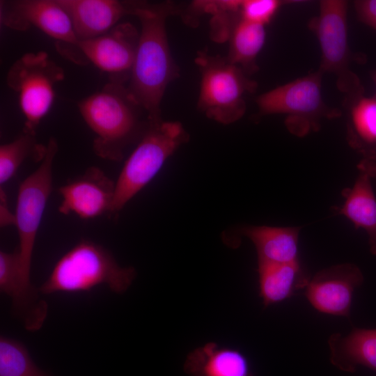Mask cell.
I'll use <instances>...</instances> for the list:
<instances>
[{
    "label": "cell",
    "instance_id": "obj_13",
    "mask_svg": "<svg viewBox=\"0 0 376 376\" xmlns=\"http://www.w3.org/2000/svg\"><path fill=\"white\" fill-rule=\"evenodd\" d=\"M116 182L100 168L89 167L83 175L58 188L61 196L58 212L75 214L82 219L109 215Z\"/></svg>",
    "mask_w": 376,
    "mask_h": 376
},
{
    "label": "cell",
    "instance_id": "obj_10",
    "mask_svg": "<svg viewBox=\"0 0 376 376\" xmlns=\"http://www.w3.org/2000/svg\"><path fill=\"white\" fill-rule=\"evenodd\" d=\"M139 38V31L129 23L116 25L94 38L79 40L77 47L86 58L107 73L110 82L129 81Z\"/></svg>",
    "mask_w": 376,
    "mask_h": 376
},
{
    "label": "cell",
    "instance_id": "obj_1",
    "mask_svg": "<svg viewBox=\"0 0 376 376\" xmlns=\"http://www.w3.org/2000/svg\"><path fill=\"white\" fill-rule=\"evenodd\" d=\"M130 15L138 17L141 31L129 85L134 100L150 123L162 120L161 102L168 85L179 75L166 30L167 17L175 13L171 3H128Z\"/></svg>",
    "mask_w": 376,
    "mask_h": 376
},
{
    "label": "cell",
    "instance_id": "obj_18",
    "mask_svg": "<svg viewBox=\"0 0 376 376\" xmlns=\"http://www.w3.org/2000/svg\"><path fill=\"white\" fill-rule=\"evenodd\" d=\"M328 344L330 361L339 370L354 373L363 366L376 372V329L354 328L346 336L333 334Z\"/></svg>",
    "mask_w": 376,
    "mask_h": 376
},
{
    "label": "cell",
    "instance_id": "obj_3",
    "mask_svg": "<svg viewBox=\"0 0 376 376\" xmlns=\"http://www.w3.org/2000/svg\"><path fill=\"white\" fill-rule=\"evenodd\" d=\"M40 166L19 185L15 212L19 246L17 248L22 282L20 295L13 307L24 315L39 311L45 304L39 290L31 282V268L36 236L52 190V167L58 146L51 137Z\"/></svg>",
    "mask_w": 376,
    "mask_h": 376
},
{
    "label": "cell",
    "instance_id": "obj_23",
    "mask_svg": "<svg viewBox=\"0 0 376 376\" xmlns=\"http://www.w3.org/2000/svg\"><path fill=\"white\" fill-rule=\"evenodd\" d=\"M0 376H49L32 360L26 346L16 339L0 337Z\"/></svg>",
    "mask_w": 376,
    "mask_h": 376
},
{
    "label": "cell",
    "instance_id": "obj_28",
    "mask_svg": "<svg viewBox=\"0 0 376 376\" xmlns=\"http://www.w3.org/2000/svg\"><path fill=\"white\" fill-rule=\"evenodd\" d=\"M371 77L375 83V87H376V70L373 71L371 74ZM376 98V93L374 96Z\"/></svg>",
    "mask_w": 376,
    "mask_h": 376
},
{
    "label": "cell",
    "instance_id": "obj_16",
    "mask_svg": "<svg viewBox=\"0 0 376 376\" xmlns=\"http://www.w3.org/2000/svg\"><path fill=\"white\" fill-rule=\"evenodd\" d=\"M184 370L189 376H253L249 361L242 352L213 342L189 353Z\"/></svg>",
    "mask_w": 376,
    "mask_h": 376
},
{
    "label": "cell",
    "instance_id": "obj_7",
    "mask_svg": "<svg viewBox=\"0 0 376 376\" xmlns=\"http://www.w3.org/2000/svg\"><path fill=\"white\" fill-rule=\"evenodd\" d=\"M322 75L318 70L261 94L256 100L259 114L285 115V127L296 136L318 131L323 118L334 119L342 114L340 109L323 100Z\"/></svg>",
    "mask_w": 376,
    "mask_h": 376
},
{
    "label": "cell",
    "instance_id": "obj_21",
    "mask_svg": "<svg viewBox=\"0 0 376 376\" xmlns=\"http://www.w3.org/2000/svg\"><path fill=\"white\" fill-rule=\"evenodd\" d=\"M228 40V61L240 67L247 75L258 70L256 61L265 42V26L240 18Z\"/></svg>",
    "mask_w": 376,
    "mask_h": 376
},
{
    "label": "cell",
    "instance_id": "obj_9",
    "mask_svg": "<svg viewBox=\"0 0 376 376\" xmlns=\"http://www.w3.org/2000/svg\"><path fill=\"white\" fill-rule=\"evenodd\" d=\"M347 1L322 0L319 15L311 18L309 29L315 34L321 49L319 70L336 77L338 89L345 94L344 102L363 95V87L350 68V53L347 42Z\"/></svg>",
    "mask_w": 376,
    "mask_h": 376
},
{
    "label": "cell",
    "instance_id": "obj_26",
    "mask_svg": "<svg viewBox=\"0 0 376 376\" xmlns=\"http://www.w3.org/2000/svg\"><path fill=\"white\" fill-rule=\"evenodd\" d=\"M354 3L358 18L376 30V0H358Z\"/></svg>",
    "mask_w": 376,
    "mask_h": 376
},
{
    "label": "cell",
    "instance_id": "obj_19",
    "mask_svg": "<svg viewBox=\"0 0 376 376\" xmlns=\"http://www.w3.org/2000/svg\"><path fill=\"white\" fill-rule=\"evenodd\" d=\"M258 274L259 295L265 307L285 301L305 289L309 280L299 262L258 263Z\"/></svg>",
    "mask_w": 376,
    "mask_h": 376
},
{
    "label": "cell",
    "instance_id": "obj_11",
    "mask_svg": "<svg viewBox=\"0 0 376 376\" xmlns=\"http://www.w3.org/2000/svg\"><path fill=\"white\" fill-rule=\"evenodd\" d=\"M363 282L361 269L343 263L317 272L305 287V295L318 311L350 318L355 290Z\"/></svg>",
    "mask_w": 376,
    "mask_h": 376
},
{
    "label": "cell",
    "instance_id": "obj_14",
    "mask_svg": "<svg viewBox=\"0 0 376 376\" xmlns=\"http://www.w3.org/2000/svg\"><path fill=\"white\" fill-rule=\"evenodd\" d=\"M357 169L354 185L343 191L345 201L338 214L351 221L357 228L366 232L370 250L376 255V197L371 183L376 179V161L362 159Z\"/></svg>",
    "mask_w": 376,
    "mask_h": 376
},
{
    "label": "cell",
    "instance_id": "obj_12",
    "mask_svg": "<svg viewBox=\"0 0 376 376\" xmlns=\"http://www.w3.org/2000/svg\"><path fill=\"white\" fill-rule=\"evenodd\" d=\"M1 22L16 31L35 26L63 43L77 45L71 20L57 0H17L1 3Z\"/></svg>",
    "mask_w": 376,
    "mask_h": 376
},
{
    "label": "cell",
    "instance_id": "obj_27",
    "mask_svg": "<svg viewBox=\"0 0 376 376\" xmlns=\"http://www.w3.org/2000/svg\"><path fill=\"white\" fill-rule=\"evenodd\" d=\"M0 225L1 227H6L10 225L15 226V215L10 210L7 205L6 195L1 187L0 189Z\"/></svg>",
    "mask_w": 376,
    "mask_h": 376
},
{
    "label": "cell",
    "instance_id": "obj_17",
    "mask_svg": "<svg viewBox=\"0 0 376 376\" xmlns=\"http://www.w3.org/2000/svg\"><path fill=\"white\" fill-rule=\"evenodd\" d=\"M300 228L243 226L238 232L254 244L258 263L285 264L299 262Z\"/></svg>",
    "mask_w": 376,
    "mask_h": 376
},
{
    "label": "cell",
    "instance_id": "obj_5",
    "mask_svg": "<svg viewBox=\"0 0 376 376\" xmlns=\"http://www.w3.org/2000/svg\"><path fill=\"white\" fill-rule=\"evenodd\" d=\"M188 139L187 132L178 121L149 123L115 182L109 215L118 214L155 177L166 161Z\"/></svg>",
    "mask_w": 376,
    "mask_h": 376
},
{
    "label": "cell",
    "instance_id": "obj_8",
    "mask_svg": "<svg viewBox=\"0 0 376 376\" xmlns=\"http://www.w3.org/2000/svg\"><path fill=\"white\" fill-rule=\"evenodd\" d=\"M64 77L63 69L43 51L24 54L9 68L6 83L18 95L25 118L23 132L36 134L54 103L55 86Z\"/></svg>",
    "mask_w": 376,
    "mask_h": 376
},
{
    "label": "cell",
    "instance_id": "obj_2",
    "mask_svg": "<svg viewBox=\"0 0 376 376\" xmlns=\"http://www.w3.org/2000/svg\"><path fill=\"white\" fill-rule=\"evenodd\" d=\"M85 123L94 132L93 149L98 157L119 162L125 148L141 140L149 122L141 120L142 109L123 84L109 82L78 104Z\"/></svg>",
    "mask_w": 376,
    "mask_h": 376
},
{
    "label": "cell",
    "instance_id": "obj_25",
    "mask_svg": "<svg viewBox=\"0 0 376 376\" xmlns=\"http://www.w3.org/2000/svg\"><path fill=\"white\" fill-rule=\"evenodd\" d=\"M283 1L279 0H244L241 2V19L265 26L276 15Z\"/></svg>",
    "mask_w": 376,
    "mask_h": 376
},
{
    "label": "cell",
    "instance_id": "obj_15",
    "mask_svg": "<svg viewBox=\"0 0 376 376\" xmlns=\"http://www.w3.org/2000/svg\"><path fill=\"white\" fill-rule=\"evenodd\" d=\"M68 15L75 34L84 40L100 36L130 14L128 3L116 0H57Z\"/></svg>",
    "mask_w": 376,
    "mask_h": 376
},
{
    "label": "cell",
    "instance_id": "obj_6",
    "mask_svg": "<svg viewBox=\"0 0 376 376\" xmlns=\"http://www.w3.org/2000/svg\"><path fill=\"white\" fill-rule=\"evenodd\" d=\"M195 63L201 72L198 107L208 118L229 125L245 113V97L257 88L240 67L205 51L197 53Z\"/></svg>",
    "mask_w": 376,
    "mask_h": 376
},
{
    "label": "cell",
    "instance_id": "obj_22",
    "mask_svg": "<svg viewBox=\"0 0 376 376\" xmlns=\"http://www.w3.org/2000/svg\"><path fill=\"white\" fill-rule=\"evenodd\" d=\"M47 147L37 142L36 135L23 132L13 141L0 146L1 187L13 178L27 159L42 162Z\"/></svg>",
    "mask_w": 376,
    "mask_h": 376
},
{
    "label": "cell",
    "instance_id": "obj_24",
    "mask_svg": "<svg viewBox=\"0 0 376 376\" xmlns=\"http://www.w3.org/2000/svg\"><path fill=\"white\" fill-rule=\"evenodd\" d=\"M22 290L19 257L17 249L13 252L0 251V290L12 299L19 297Z\"/></svg>",
    "mask_w": 376,
    "mask_h": 376
},
{
    "label": "cell",
    "instance_id": "obj_4",
    "mask_svg": "<svg viewBox=\"0 0 376 376\" xmlns=\"http://www.w3.org/2000/svg\"><path fill=\"white\" fill-rule=\"evenodd\" d=\"M136 275L133 267H121L113 254L102 245L81 240L56 263L40 292H88L106 285L116 293L125 292Z\"/></svg>",
    "mask_w": 376,
    "mask_h": 376
},
{
    "label": "cell",
    "instance_id": "obj_20",
    "mask_svg": "<svg viewBox=\"0 0 376 376\" xmlns=\"http://www.w3.org/2000/svg\"><path fill=\"white\" fill-rule=\"evenodd\" d=\"M343 105L348 109L349 145L363 159L376 161V98L362 95Z\"/></svg>",
    "mask_w": 376,
    "mask_h": 376
}]
</instances>
